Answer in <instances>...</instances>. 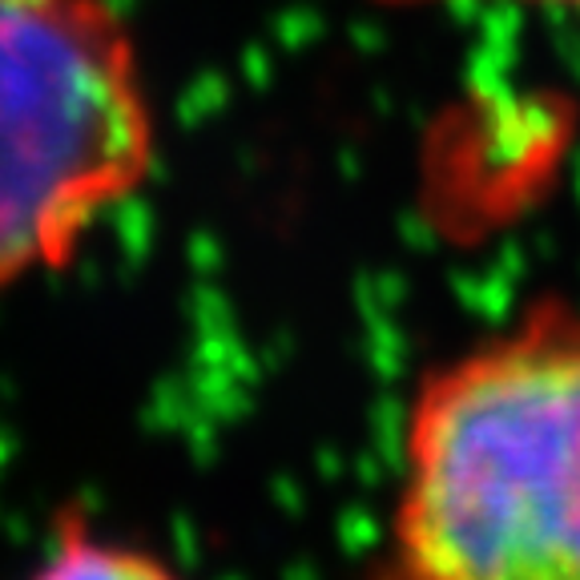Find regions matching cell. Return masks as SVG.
Returning a JSON list of instances; mask_svg holds the SVG:
<instances>
[{"label":"cell","mask_w":580,"mask_h":580,"mask_svg":"<svg viewBox=\"0 0 580 580\" xmlns=\"http://www.w3.org/2000/svg\"><path fill=\"white\" fill-rule=\"evenodd\" d=\"M21 580H190L170 556L65 508Z\"/></svg>","instance_id":"cell-3"},{"label":"cell","mask_w":580,"mask_h":580,"mask_svg":"<svg viewBox=\"0 0 580 580\" xmlns=\"http://www.w3.org/2000/svg\"><path fill=\"white\" fill-rule=\"evenodd\" d=\"M371 4H387V9H415V4H439V0H371ZM504 4H532V9H553L580 21V0H504Z\"/></svg>","instance_id":"cell-4"},{"label":"cell","mask_w":580,"mask_h":580,"mask_svg":"<svg viewBox=\"0 0 580 580\" xmlns=\"http://www.w3.org/2000/svg\"><path fill=\"white\" fill-rule=\"evenodd\" d=\"M367 580H580V306L541 294L411 387Z\"/></svg>","instance_id":"cell-1"},{"label":"cell","mask_w":580,"mask_h":580,"mask_svg":"<svg viewBox=\"0 0 580 580\" xmlns=\"http://www.w3.org/2000/svg\"><path fill=\"white\" fill-rule=\"evenodd\" d=\"M158 142L118 0H0V294L61 275L142 198Z\"/></svg>","instance_id":"cell-2"}]
</instances>
